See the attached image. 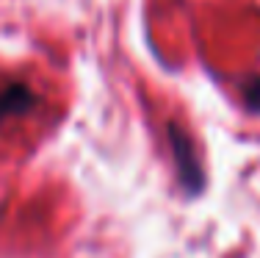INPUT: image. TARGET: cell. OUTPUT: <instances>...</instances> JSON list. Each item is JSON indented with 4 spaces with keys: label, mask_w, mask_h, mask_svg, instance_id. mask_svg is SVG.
Instances as JSON below:
<instances>
[{
    "label": "cell",
    "mask_w": 260,
    "mask_h": 258,
    "mask_svg": "<svg viewBox=\"0 0 260 258\" xmlns=\"http://www.w3.org/2000/svg\"><path fill=\"white\" fill-rule=\"evenodd\" d=\"M241 92H244L246 106L255 108V111H260V78H249V81H244Z\"/></svg>",
    "instance_id": "3957f363"
},
{
    "label": "cell",
    "mask_w": 260,
    "mask_h": 258,
    "mask_svg": "<svg viewBox=\"0 0 260 258\" xmlns=\"http://www.w3.org/2000/svg\"><path fill=\"white\" fill-rule=\"evenodd\" d=\"M36 106V92L25 83H9L0 89V122L11 114H25Z\"/></svg>",
    "instance_id": "7a4b0ae2"
},
{
    "label": "cell",
    "mask_w": 260,
    "mask_h": 258,
    "mask_svg": "<svg viewBox=\"0 0 260 258\" xmlns=\"http://www.w3.org/2000/svg\"><path fill=\"white\" fill-rule=\"evenodd\" d=\"M169 139H172V150H175V164H177L180 183L188 192H200L202 175H200V164H197L194 145H191L188 133L180 125H169Z\"/></svg>",
    "instance_id": "6da1fadb"
}]
</instances>
